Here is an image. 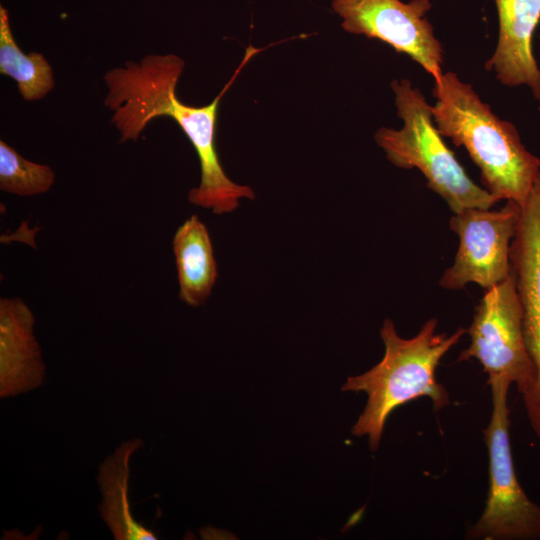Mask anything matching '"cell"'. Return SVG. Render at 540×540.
I'll return each mask as SVG.
<instances>
[{
	"label": "cell",
	"instance_id": "1",
	"mask_svg": "<svg viewBox=\"0 0 540 540\" xmlns=\"http://www.w3.org/2000/svg\"><path fill=\"white\" fill-rule=\"evenodd\" d=\"M259 51L248 46L230 81L211 103L200 107L187 105L176 95L184 69V61L177 55H148L139 63L127 61L123 67L113 68L104 75L108 88L104 103L113 111L111 121L120 132V141H136L155 118L173 119L194 147L201 168L200 184L189 191L188 200L217 215L234 211L243 198H255L251 187L235 183L226 175L217 153L215 134L221 98Z\"/></svg>",
	"mask_w": 540,
	"mask_h": 540
},
{
	"label": "cell",
	"instance_id": "2",
	"mask_svg": "<svg viewBox=\"0 0 540 540\" xmlns=\"http://www.w3.org/2000/svg\"><path fill=\"white\" fill-rule=\"evenodd\" d=\"M433 95L431 111L439 133L466 149L491 195L522 206L540 172V158L525 148L516 127L494 114L456 73H443Z\"/></svg>",
	"mask_w": 540,
	"mask_h": 540
},
{
	"label": "cell",
	"instance_id": "3",
	"mask_svg": "<svg viewBox=\"0 0 540 540\" xmlns=\"http://www.w3.org/2000/svg\"><path fill=\"white\" fill-rule=\"evenodd\" d=\"M437 319L427 320L412 338L401 337L391 319H385L380 335L385 346L381 361L367 372L347 378L344 392H364L367 402L351 432L368 436L375 451L385 423L399 406L420 397H428L435 410L450 404L446 388L437 382L435 370L442 357L467 333L459 327L452 334L437 333Z\"/></svg>",
	"mask_w": 540,
	"mask_h": 540
},
{
	"label": "cell",
	"instance_id": "4",
	"mask_svg": "<svg viewBox=\"0 0 540 540\" xmlns=\"http://www.w3.org/2000/svg\"><path fill=\"white\" fill-rule=\"evenodd\" d=\"M391 88L403 126L382 127L374 135L387 159L399 168L418 169L453 214L471 208L490 209L499 202L468 176L445 144L434 124L431 106L420 90L408 79L394 80Z\"/></svg>",
	"mask_w": 540,
	"mask_h": 540
},
{
	"label": "cell",
	"instance_id": "5",
	"mask_svg": "<svg viewBox=\"0 0 540 540\" xmlns=\"http://www.w3.org/2000/svg\"><path fill=\"white\" fill-rule=\"evenodd\" d=\"M492 414L484 430L489 455V487L485 508L466 533L471 540L540 539V505L521 487L509 440L507 395L512 383L504 378L487 381Z\"/></svg>",
	"mask_w": 540,
	"mask_h": 540
},
{
	"label": "cell",
	"instance_id": "6",
	"mask_svg": "<svg viewBox=\"0 0 540 540\" xmlns=\"http://www.w3.org/2000/svg\"><path fill=\"white\" fill-rule=\"evenodd\" d=\"M469 346L458 361L477 360L488 380L504 378L523 396L534 381V366L526 347L523 315L513 271L485 290L467 330Z\"/></svg>",
	"mask_w": 540,
	"mask_h": 540
},
{
	"label": "cell",
	"instance_id": "7",
	"mask_svg": "<svg viewBox=\"0 0 540 540\" xmlns=\"http://www.w3.org/2000/svg\"><path fill=\"white\" fill-rule=\"evenodd\" d=\"M520 208L508 200L499 210L471 208L453 214L449 227L459 237V248L440 286L459 290L475 283L486 290L505 280L512 272L510 249Z\"/></svg>",
	"mask_w": 540,
	"mask_h": 540
},
{
	"label": "cell",
	"instance_id": "8",
	"mask_svg": "<svg viewBox=\"0 0 540 540\" xmlns=\"http://www.w3.org/2000/svg\"><path fill=\"white\" fill-rule=\"evenodd\" d=\"M331 6L343 30L386 43L441 81L443 49L426 17L429 0H332Z\"/></svg>",
	"mask_w": 540,
	"mask_h": 540
},
{
	"label": "cell",
	"instance_id": "9",
	"mask_svg": "<svg viewBox=\"0 0 540 540\" xmlns=\"http://www.w3.org/2000/svg\"><path fill=\"white\" fill-rule=\"evenodd\" d=\"M510 262L522 308L523 332L534 366V381L522 396L527 418L540 438V172L520 216Z\"/></svg>",
	"mask_w": 540,
	"mask_h": 540
},
{
	"label": "cell",
	"instance_id": "10",
	"mask_svg": "<svg viewBox=\"0 0 540 540\" xmlns=\"http://www.w3.org/2000/svg\"><path fill=\"white\" fill-rule=\"evenodd\" d=\"M499 37L486 69L506 86H528L540 100V69L532 38L540 21V0H495Z\"/></svg>",
	"mask_w": 540,
	"mask_h": 540
},
{
	"label": "cell",
	"instance_id": "11",
	"mask_svg": "<svg viewBox=\"0 0 540 540\" xmlns=\"http://www.w3.org/2000/svg\"><path fill=\"white\" fill-rule=\"evenodd\" d=\"M35 317L19 297L0 299V397L30 392L44 383L45 363L34 335Z\"/></svg>",
	"mask_w": 540,
	"mask_h": 540
},
{
	"label": "cell",
	"instance_id": "12",
	"mask_svg": "<svg viewBox=\"0 0 540 540\" xmlns=\"http://www.w3.org/2000/svg\"><path fill=\"white\" fill-rule=\"evenodd\" d=\"M143 446L140 438L123 442L99 466L102 495L99 514L117 540H156V532L137 522L128 499L130 459Z\"/></svg>",
	"mask_w": 540,
	"mask_h": 540
},
{
	"label": "cell",
	"instance_id": "13",
	"mask_svg": "<svg viewBox=\"0 0 540 540\" xmlns=\"http://www.w3.org/2000/svg\"><path fill=\"white\" fill-rule=\"evenodd\" d=\"M172 248L180 300L192 307L204 304L211 295L218 271L208 229L197 215L178 227Z\"/></svg>",
	"mask_w": 540,
	"mask_h": 540
},
{
	"label": "cell",
	"instance_id": "14",
	"mask_svg": "<svg viewBox=\"0 0 540 540\" xmlns=\"http://www.w3.org/2000/svg\"><path fill=\"white\" fill-rule=\"evenodd\" d=\"M0 72L17 82L26 101L39 100L54 88L52 67L41 53L25 54L19 48L3 6L0 7Z\"/></svg>",
	"mask_w": 540,
	"mask_h": 540
},
{
	"label": "cell",
	"instance_id": "15",
	"mask_svg": "<svg viewBox=\"0 0 540 540\" xmlns=\"http://www.w3.org/2000/svg\"><path fill=\"white\" fill-rule=\"evenodd\" d=\"M55 180L53 170L21 156L13 147L0 141V189L19 196H33L50 190Z\"/></svg>",
	"mask_w": 540,
	"mask_h": 540
}]
</instances>
